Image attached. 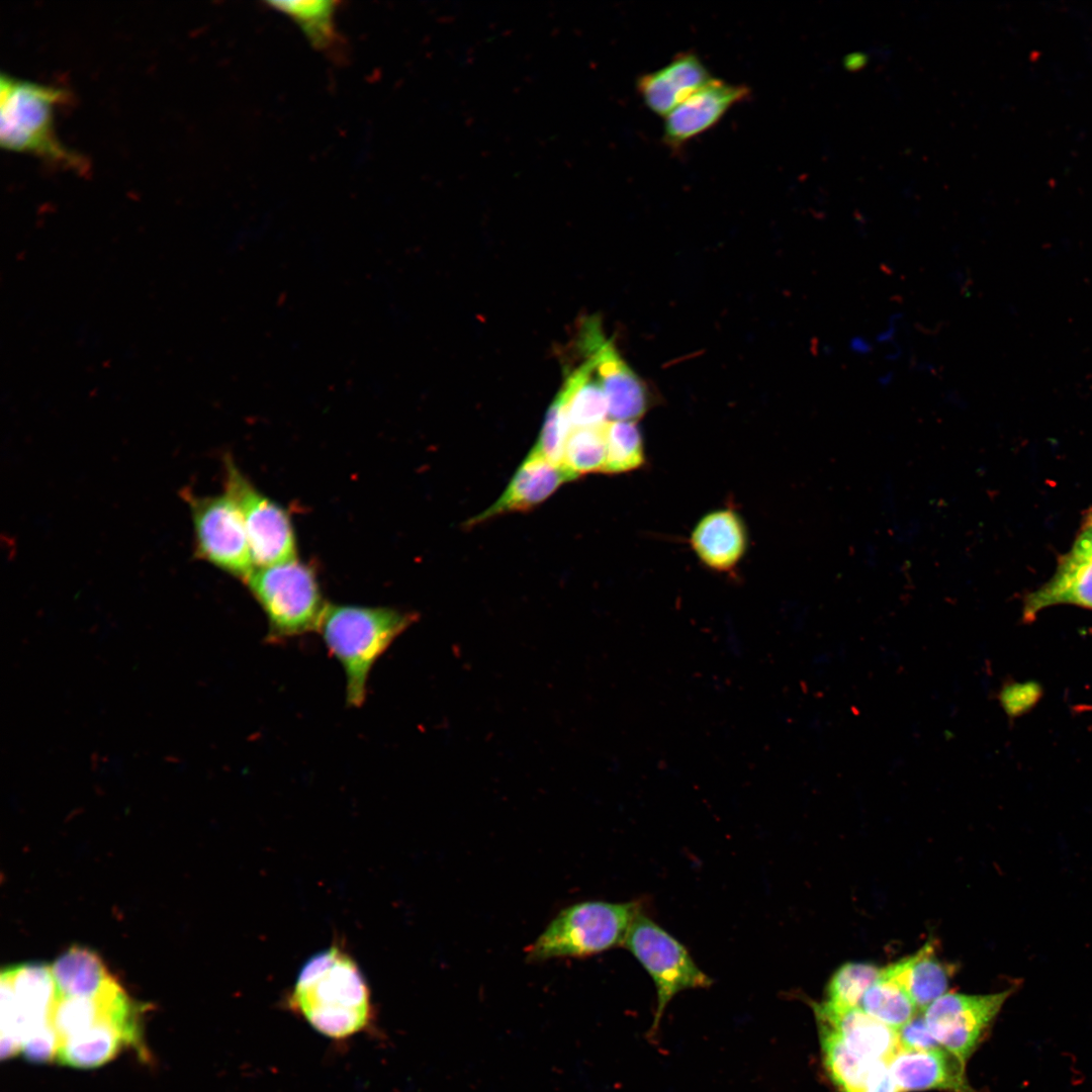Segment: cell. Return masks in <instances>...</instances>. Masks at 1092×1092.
Segmentation results:
<instances>
[{"label": "cell", "instance_id": "cell-1", "mask_svg": "<svg viewBox=\"0 0 1092 1092\" xmlns=\"http://www.w3.org/2000/svg\"><path fill=\"white\" fill-rule=\"evenodd\" d=\"M291 1011L318 1033L345 1039L373 1019L371 991L356 961L340 945L311 956L287 997Z\"/></svg>", "mask_w": 1092, "mask_h": 1092}, {"label": "cell", "instance_id": "cell-2", "mask_svg": "<svg viewBox=\"0 0 1092 1092\" xmlns=\"http://www.w3.org/2000/svg\"><path fill=\"white\" fill-rule=\"evenodd\" d=\"M417 619L413 612L389 607L327 603L317 631L343 667L349 707L364 704L374 664Z\"/></svg>", "mask_w": 1092, "mask_h": 1092}, {"label": "cell", "instance_id": "cell-3", "mask_svg": "<svg viewBox=\"0 0 1092 1092\" xmlns=\"http://www.w3.org/2000/svg\"><path fill=\"white\" fill-rule=\"evenodd\" d=\"M69 98L66 89L22 80L5 73L0 77V145L36 156L58 166L83 170L82 158L65 147L53 126L54 107Z\"/></svg>", "mask_w": 1092, "mask_h": 1092}, {"label": "cell", "instance_id": "cell-4", "mask_svg": "<svg viewBox=\"0 0 1092 1092\" xmlns=\"http://www.w3.org/2000/svg\"><path fill=\"white\" fill-rule=\"evenodd\" d=\"M641 900L621 903L584 901L562 909L526 948L529 962L586 958L623 945L629 928L643 911Z\"/></svg>", "mask_w": 1092, "mask_h": 1092}, {"label": "cell", "instance_id": "cell-5", "mask_svg": "<svg viewBox=\"0 0 1092 1092\" xmlns=\"http://www.w3.org/2000/svg\"><path fill=\"white\" fill-rule=\"evenodd\" d=\"M244 582L266 616L268 642L317 631L327 603L309 564L294 558L255 567Z\"/></svg>", "mask_w": 1092, "mask_h": 1092}, {"label": "cell", "instance_id": "cell-6", "mask_svg": "<svg viewBox=\"0 0 1092 1092\" xmlns=\"http://www.w3.org/2000/svg\"><path fill=\"white\" fill-rule=\"evenodd\" d=\"M652 979L657 1005L650 1032L655 1033L672 998L685 990L704 989L713 984L686 946L643 911L633 920L623 944Z\"/></svg>", "mask_w": 1092, "mask_h": 1092}, {"label": "cell", "instance_id": "cell-7", "mask_svg": "<svg viewBox=\"0 0 1092 1092\" xmlns=\"http://www.w3.org/2000/svg\"><path fill=\"white\" fill-rule=\"evenodd\" d=\"M191 513L196 557L245 581L256 565L242 515L232 496L184 492Z\"/></svg>", "mask_w": 1092, "mask_h": 1092}, {"label": "cell", "instance_id": "cell-8", "mask_svg": "<svg viewBox=\"0 0 1092 1092\" xmlns=\"http://www.w3.org/2000/svg\"><path fill=\"white\" fill-rule=\"evenodd\" d=\"M224 491L240 510L256 567L296 558L288 512L261 492L229 457L224 459Z\"/></svg>", "mask_w": 1092, "mask_h": 1092}, {"label": "cell", "instance_id": "cell-9", "mask_svg": "<svg viewBox=\"0 0 1092 1092\" xmlns=\"http://www.w3.org/2000/svg\"><path fill=\"white\" fill-rule=\"evenodd\" d=\"M1013 992L1009 988L985 995L945 993L922 1013L938 1043L966 1064Z\"/></svg>", "mask_w": 1092, "mask_h": 1092}, {"label": "cell", "instance_id": "cell-10", "mask_svg": "<svg viewBox=\"0 0 1092 1092\" xmlns=\"http://www.w3.org/2000/svg\"><path fill=\"white\" fill-rule=\"evenodd\" d=\"M579 343L604 390L610 419L636 422L643 417L651 401L647 385L605 336L597 317L582 324Z\"/></svg>", "mask_w": 1092, "mask_h": 1092}, {"label": "cell", "instance_id": "cell-11", "mask_svg": "<svg viewBox=\"0 0 1092 1092\" xmlns=\"http://www.w3.org/2000/svg\"><path fill=\"white\" fill-rule=\"evenodd\" d=\"M748 95L744 85L712 78L664 117V143L670 148L684 146L717 124Z\"/></svg>", "mask_w": 1092, "mask_h": 1092}, {"label": "cell", "instance_id": "cell-12", "mask_svg": "<svg viewBox=\"0 0 1092 1092\" xmlns=\"http://www.w3.org/2000/svg\"><path fill=\"white\" fill-rule=\"evenodd\" d=\"M573 479L561 464L529 452L495 502L467 520L464 526L471 528L506 514L532 510Z\"/></svg>", "mask_w": 1092, "mask_h": 1092}, {"label": "cell", "instance_id": "cell-13", "mask_svg": "<svg viewBox=\"0 0 1092 1092\" xmlns=\"http://www.w3.org/2000/svg\"><path fill=\"white\" fill-rule=\"evenodd\" d=\"M888 1067L903 1092L929 1089L976 1092L967 1080L965 1064L944 1048L900 1051L888 1062Z\"/></svg>", "mask_w": 1092, "mask_h": 1092}, {"label": "cell", "instance_id": "cell-14", "mask_svg": "<svg viewBox=\"0 0 1092 1092\" xmlns=\"http://www.w3.org/2000/svg\"><path fill=\"white\" fill-rule=\"evenodd\" d=\"M817 1021L829 1025L855 1054L888 1062L899 1052L897 1031L860 1007L836 1008L824 1001L812 1004Z\"/></svg>", "mask_w": 1092, "mask_h": 1092}, {"label": "cell", "instance_id": "cell-15", "mask_svg": "<svg viewBox=\"0 0 1092 1092\" xmlns=\"http://www.w3.org/2000/svg\"><path fill=\"white\" fill-rule=\"evenodd\" d=\"M711 79L701 59L686 52L660 69L641 76L637 89L644 104L653 113L665 117Z\"/></svg>", "mask_w": 1092, "mask_h": 1092}, {"label": "cell", "instance_id": "cell-16", "mask_svg": "<svg viewBox=\"0 0 1092 1092\" xmlns=\"http://www.w3.org/2000/svg\"><path fill=\"white\" fill-rule=\"evenodd\" d=\"M690 541L697 557L707 567L728 571L743 557L747 534L738 514L723 509L704 516L694 528Z\"/></svg>", "mask_w": 1092, "mask_h": 1092}, {"label": "cell", "instance_id": "cell-17", "mask_svg": "<svg viewBox=\"0 0 1092 1092\" xmlns=\"http://www.w3.org/2000/svg\"><path fill=\"white\" fill-rule=\"evenodd\" d=\"M1061 604L1092 610V560L1063 556L1054 576L1025 597L1023 620L1031 622L1043 609Z\"/></svg>", "mask_w": 1092, "mask_h": 1092}, {"label": "cell", "instance_id": "cell-18", "mask_svg": "<svg viewBox=\"0 0 1092 1092\" xmlns=\"http://www.w3.org/2000/svg\"><path fill=\"white\" fill-rule=\"evenodd\" d=\"M140 1034L112 1021L99 1022L60 1041L57 1060L73 1068H96L112 1060L124 1044H138Z\"/></svg>", "mask_w": 1092, "mask_h": 1092}, {"label": "cell", "instance_id": "cell-19", "mask_svg": "<svg viewBox=\"0 0 1092 1092\" xmlns=\"http://www.w3.org/2000/svg\"><path fill=\"white\" fill-rule=\"evenodd\" d=\"M1 988L12 997L29 1026V1032L51 1021V1011L57 997L51 968L24 965L9 969L2 974Z\"/></svg>", "mask_w": 1092, "mask_h": 1092}, {"label": "cell", "instance_id": "cell-20", "mask_svg": "<svg viewBox=\"0 0 1092 1092\" xmlns=\"http://www.w3.org/2000/svg\"><path fill=\"white\" fill-rule=\"evenodd\" d=\"M57 993L66 997H96L113 978L94 952L72 947L51 967Z\"/></svg>", "mask_w": 1092, "mask_h": 1092}, {"label": "cell", "instance_id": "cell-21", "mask_svg": "<svg viewBox=\"0 0 1092 1092\" xmlns=\"http://www.w3.org/2000/svg\"><path fill=\"white\" fill-rule=\"evenodd\" d=\"M559 392L571 430L598 427L607 422V399L588 362L585 361L567 375Z\"/></svg>", "mask_w": 1092, "mask_h": 1092}, {"label": "cell", "instance_id": "cell-22", "mask_svg": "<svg viewBox=\"0 0 1092 1092\" xmlns=\"http://www.w3.org/2000/svg\"><path fill=\"white\" fill-rule=\"evenodd\" d=\"M860 1008L896 1031L920 1012L893 964L881 969Z\"/></svg>", "mask_w": 1092, "mask_h": 1092}, {"label": "cell", "instance_id": "cell-23", "mask_svg": "<svg viewBox=\"0 0 1092 1092\" xmlns=\"http://www.w3.org/2000/svg\"><path fill=\"white\" fill-rule=\"evenodd\" d=\"M825 1068L841 1092H864L878 1061L850 1051L826 1023L817 1021Z\"/></svg>", "mask_w": 1092, "mask_h": 1092}, {"label": "cell", "instance_id": "cell-24", "mask_svg": "<svg viewBox=\"0 0 1092 1092\" xmlns=\"http://www.w3.org/2000/svg\"><path fill=\"white\" fill-rule=\"evenodd\" d=\"M906 988L916 1007L922 1012L945 994L953 967L940 961L931 941L914 954L905 958Z\"/></svg>", "mask_w": 1092, "mask_h": 1092}, {"label": "cell", "instance_id": "cell-25", "mask_svg": "<svg viewBox=\"0 0 1092 1092\" xmlns=\"http://www.w3.org/2000/svg\"><path fill=\"white\" fill-rule=\"evenodd\" d=\"M269 4L289 16L316 49L331 50L339 41L335 22L338 2L274 1Z\"/></svg>", "mask_w": 1092, "mask_h": 1092}, {"label": "cell", "instance_id": "cell-26", "mask_svg": "<svg viewBox=\"0 0 1092 1092\" xmlns=\"http://www.w3.org/2000/svg\"><path fill=\"white\" fill-rule=\"evenodd\" d=\"M607 457L604 473L616 474L639 468L644 463V448L636 422L607 421L604 424Z\"/></svg>", "mask_w": 1092, "mask_h": 1092}, {"label": "cell", "instance_id": "cell-27", "mask_svg": "<svg viewBox=\"0 0 1092 1092\" xmlns=\"http://www.w3.org/2000/svg\"><path fill=\"white\" fill-rule=\"evenodd\" d=\"M604 424L570 431L561 465L575 478L586 473L604 471L607 457Z\"/></svg>", "mask_w": 1092, "mask_h": 1092}, {"label": "cell", "instance_id": "cell-28", "mask_svg": "<svg viewBox=\"0 0 1092 1092\" xmlns=\"http://www.w3.org/2000/svg\"><path fill=\"white\" fill-rule=\"evenodd\" d=\"M881 969L869 963H846L830 978L825 1003L836 1008L860 1007L861 999Z\"/></svg>", "mask_w": 1092, "mask_h": 1092}, {"label": "cell", "instance_id": "cell-29", "mask_svg": "<svg viewBox=\"0 0 1092 1092\" xmlns=\"http://www.w3.org/2000/svg\"><path fill=\"white\" fill-rule=\"evenodd\" d=\"M570 431L566 406L558 391L546 412L541 432L530 452L555 464H561Z\"/></svg>", "mask_w": 1092, "mask_h": 1092}, {"label": "cell", "instance_id": "cell-30", "mask_svg": "<svg viewBox=\"0 0 1092 1092\" xmlns=\"http://www.w3.org/2000/svg\"><path fill=\"white\" fill-rule=\"evenodd\" d=\"M60 1038L51 1021L32 1029L23 1040L21 1052L26 1060L36 1063L57 1059Z\"/></svg>", "mask_w": 1092, "mask_h": 1092}, {"label": "cell", "instance_id": "cell-31", "mask_svg": "<svg viewBox=\"0 0 1092 1092\" xmlns=\"http://www.w3.org/2000/svg\"><path fill=\"white\" fill-rule=\"evenodd\" d=\"M899 1052H923L942 1048L931 1034L922 1012L898 1031Z\"/></svg>", "mask_w": 1092, "mask_h": 1092}, {"label": "cell", "instance_id": "cell-32", "mask_svg": "<svg viewBox=\"0 0 1092 1092\" xmlns=\"http://www.w3.org/2000/svg\"><path fill=\"white\" fill-rule=\"evenodd\" d=\"M864 1092H903L894 1080L888 1064L878 1061Z\"/></svg>", "mask_w": 1092, "mask_h": 1092}, {"label": "cell", "instance_id": "cell-33", "mask_svg": "<svg viewBox=\"0 0 1092 1092\" xmlns=\"http://www.w3.org/2000/svg\"><path fill=\"white\" fill-rule=\"evenodd\" d=\"M1068 554L1075 558L1092 560V514L1086 517Z\"/></svg>", "mask_w": 1092, "mask_h": 1092}]
</instances>
